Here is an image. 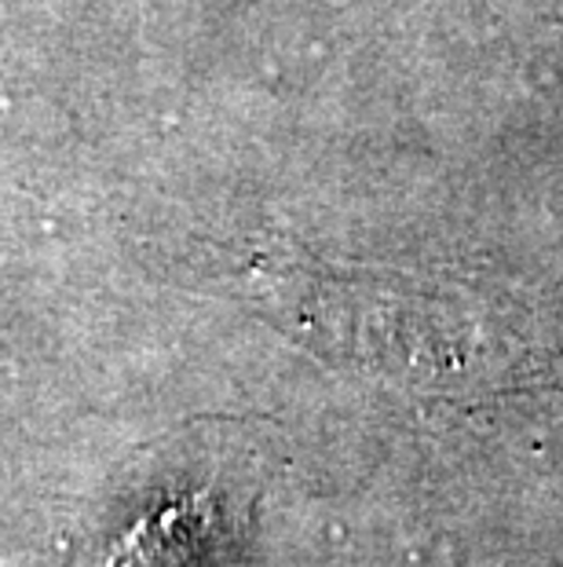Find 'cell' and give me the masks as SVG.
<instances>
[]
</instances>
